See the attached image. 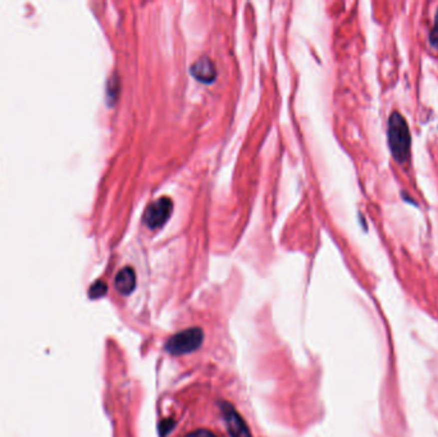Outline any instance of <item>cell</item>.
<instances>
[{"label": "cell", "instance_id": "obj_5", "mask_svg": "<svg viewBox=\"0 0 438 437\" xmlns=\"http://www.w3.org/2000/svg\"><path fill=\"white\" fill-rule=\"evenodd\" d=\"M191 73L201 82L209 83L217 77V69L210 58L201 56L191 65Z\"/></svg>", "mask_w": 438, "mask_h": 437}, {"label": "cell", "instance_id": "obj_3", "mask_svg": "<svg viewBox=\"0 0 438 437\" xmlns=\"http://www.w3.org/2000/svg\"><path fill=\"white\" fill-rule=\"evenodd\" d=\"M172 210H173V201L171 199L167 196L159 198L145 210L144 223L151 230L162 227L172 214Z\"/></svg>", "mask_w": 438, "mask_h": 437}, {"label": "cell", "instance_id": "obj_6", "mask_svg": "<svg viewBox=\"0 0 438 437\" xmlns=\"http://www.w3.org/2000/svg\"><path fill=\"white\" fill-rule=\"evenodd\" d=\"M114 286L122 295H129L136 287V273L133 268L126 267L118 272L114 280Z\"/></svg>", "mask_w": 438, "mask_h": 437}, {"label": "cell", "instance_id": "obj_2", "mask_svg": "<svg viewBox=\"0 0 438 437\" xmlns=\"http://www.w3.org/2000/svg\"><path fill=\"white\" fill-rule=\"evenodd\" d=\"M204 334L201 328L192 327L173 335L165 344V350L172 355H183L195 352L201 345Z\"/></svg>", "mask_w": 438, "mask_h": 437}, {"label": "cell", "instance_id": "obj_10", "mask_svg": "<svg viewBox=\"0 0 438 437\" xmlns=\"http://www.w3.org/2000/svg\"><path fill=\"white\" fill-rule=\"evenodd\" d=\"M185 437H217L212 431L209 430H196V431H192L190 434L186 435Z\"/></svg>", "mask_w": 438, "mask_h": 437}, {"label": "cell", "instance_id": "obj_8", "mask_svg": "<svg viewBox=\"0 0 438 437\" xmlns=\"http://www.w3.org/2000/svg\"><path fill=\"white\" fill-rule=\"evenodd\" d=\"M430 42L435 49L438 50V9L437 12H436V17H435V24H433L432 30L430 32Z\"/></svg>", "mask_w": 438, "mask_h": 437}, {"label": "cell", "instance_id": "obj_1", "mask_svg": "<svg viewBox=\"0 0 438 437\" xmlns=\"http://www.w3.org/2000/svg\"><path fill=\"white\" fill-rule=\"evenodd\" d=\"M410 145L412 137L406 119L401 113L392 112L388 119V146L396 162L405 163L409 159Z\"/></svg>", "mask_w": 438, "mask_h": 437}, {"label": "cell", "instance_id": "obj_4", "mask_svg": "<svg viewBox=\"0 0 438 437\" xmlns=\"http://www.w3.org/2000/svg\"><path fill=\"white\" fill-rule=\"evenodd\" d=\"M221 409L231 437H253L246 422L230 403L222 402Z\"/></svg>", "mask_w": 438, "mask_h": 437}, {"label": "cell", "instance_id": "obj_9", "mask_svg": "<svg viewBox=\"0 0 438 437\" xmlns=\"http://www.w3.org/2000/svg\"><path fill=\"white\" fill-rule=\"evenodd\" d=\"M173 429H174L173 420H171V418H167V420L163 421V422L160 423V426H159V432H160V436L165 437L167 435H169V432H171Z\"/></svg>", "mask_w": 438, "mask_h": 437}, {"label": "cell", "instance_id": "obj_7", "mask_svg": "<svg viewBox=\"0 0 438 437\" xmlns=\"http://www.w3.org/2000/svg\"><path fill=\"white\" fill-rule=\"evenodd\" d=\"M108 291V286H106L105 282L103 281H96L91 287H90V291H88V295L92 299H99L101 296H104Z\"/></svg>", "mask_w": 438, "mask_h": 437}]
</instances>
